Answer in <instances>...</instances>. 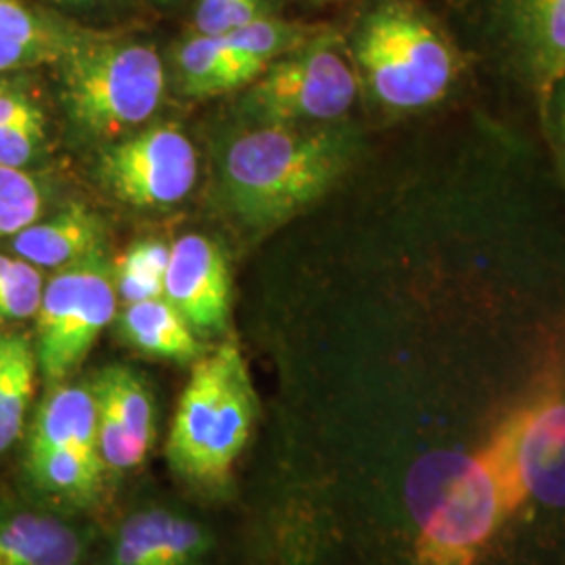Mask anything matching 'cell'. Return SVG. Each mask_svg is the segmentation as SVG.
Here are the masks:
<instances>
[{
  "label": "cell",
  "mask_w": 565,
  "mask_h": 565,
  "mask_svg": "<svg viewBox=\"0 0 565 565\" xmlns=\"http://www.w3.org/2000/svg\"><path fill=\"white\" fill-rule=\"evenodd\" d=\"M404 503L415 525V565H473L518 513L482 450H431L408 469Z\"/></svg>",
  "instance_id": "6da1fadb"
},
{
  "label": "cell",
  "mask_w": 565,
  "mask_h": 565,
  "mask_svg": "<svg viewBox=\"0 0 565 565\" xmlns=\"http://www.w3.org/2000/svg\"><path fill=\"white\" fill-rule=\"evenodd\" d=\"M350 160L338 130L264 124L231 142L223 191L231 212L249 226H275L323 198Z\"/></svg>",
  "instance_id": "7a4b0ae2"
},
{
  "label": "cell",
  "mask_w": 565,
  "mask_h": 565,
  "mask_svg": "<svg viewBox=\"0 0 565 565\" xmlns=\"http://www.w3.org/2000/svg\"><path fill=\"white\" fill-rule=\"evenodd\" d=\"M60 61L67 114L93 137H118L149 120L162 102L166 74L151 46L67 39Z\"/></svg>",
  "instance_id": "3957f363"
},
{
  "label": "cell",
  "mask_w": 565,
  "mask_h": 565,
  "mask_svg": "<svg viewBox=\"0 0 565 565\" xmlns=\"http://www.w3.org/2000/svg\"><path fill=\"white\" fill-rule=\"evenodd\" d=\"M356 57L375 97L394 109H419L443 99L455 78L448 44L401 7L375 11L364 21Z\"/></svg>",
  "instance_id": "277c9868"
},
{
  "label": "cell",
  "mask_w": 565,
  "mask_h": 565,
  "mask_svg": "<svg viewBox=\"0 0 565 565\" xmlns=\"http://www.w3.org/2000/svg\"><path fill=\"white\" fill-rule=\"evenodd\" d=\"M28 471L42 492L88 501L102 488L97 403L84 385H57L39 406L28 443Z\"/></svg>",
  "instance_id": "5b68a950"
},
{
  "label": "cell",
  "mask_w": 565,
  "mask_h": 565,
  "mask_svg": "<svg viewBox=\"0 0 565 565\" xmlns=\"http://www.w3.org/2000/svg\"><path fill=\"white\" fill-rule=\"evenodd\" d=\"M518 507H565V396L543 394L509 413L480 446Z\"/></svg>",
  "instance_id": "8992f818"
},
{
  "label": "cell",
  "mask_w": 565,
  "mask_h": 565,
  "mask_svg": "<svg viewBox=\"0 0 565 565\" xmlns=\"http://www.w3.org/2000/svg\"><path fill=\"white\" fill-rule=\"evenodd\" d=\"M356 74L324 34L273 61L252 88L245 111L263 124L335 120L356 99Z\"/></svg>",
  "instance_id": "52a82bcc"
},
{
  "label": "cell",
  "mask_w": 565,
  "mask_h": 565,
  "mask_svg": "<svg viewBox=\"0 0 565 565\" xmlns=\"http://www.w3.org/2000/svg\"><path fill=\"white\" fill-rule=\"evenodd\" d=\"M90 260L70 264L42 291L34 350L49 384H60L84 363L116 315V285Z\"/></svg>",
  "instance_id": "ba28073f"
},
{
  "label": "cell",
  "mask_w": 565,
  "mask_h": 565,
  "mask_svg": "<svg viewBox=\"0 0 565 565\" xmlns=\"http://www.w3.org/2000/svg\"><path fill=\"white\" fill-rule=\"evenodd\" d=\"M107 189L137 207L181 202L198 181V153L177 128H151L109 147L99 166Z\"/></svg>",
  "instance_id": "9c48e42d"
},
{
  "label": "cell",
  "mask_w": 565,
  "mask_h": 565,
  "mask_svg": "<svg viewBox=\"0 0 565 565\" xmlns=\"http://www.w3.org/2000/svg\"><path fill=\"white\" fill-rule=\"evenodd\" d=\"M163 298L195 333H223L231 312V279L216 243L202 235H184L170 245Z\"/></svg>",
  "instance_id": "30bf717a"
},
{
  "label": "cell",
  "mask_w": 565,
  "mask_h": 565,
  "mask_svg": "<svg viewBox=\"0 0 565 565\" xmlns=\"http://www.w3.org/2000/svg\"><path fill=\"white\" fill-rule=\"evenodd\" d=\"M93 394L103 463L116 471L139 467L156 440V406L149 387L135 371L107 366Z\"/></svg>",
  "instance_id": "8fae6325"
},
{
  "label": "cell",
  "mask_w": 565,
  "mask_h": 565,
  "mask_svg": "<svg viewBox=\"0 0 565 565\" xmlns=\"http://www.w3.org/2000/svg\"><path fill=\"white\" fill-rule=\"evenodd\" d=\"M242 352L223 343L212 354L195 361L191 380L182 392L168 436V459L177 473L200 484L203 459L218 419L224 385Z\"/></svg>",
  "instance_id": "7c38bea8"
},
{
  "label": "cell",
  "mask_w": 565,
  "mask_h": 565,
  "mask_svg": "<svg viewBox=\"0 0 565 565\" xmlns=\"http://www.w3.org/2000/svg\"><path fill=\"white\" fill-rule=\"evenodd\" d=\"M207 532L166 509H147L121 524L111 565H191L205 555Z\"/></svg>",
  "instance_id": "4fadbf2b"
},
{
  "label": "cell",
  "mask_w": 565,
  "mask_h": 565,
  "mask_svg": "<svg viewBox=\"0 0 565 565\" xmlns=\"http://www.w3.org/2000/svg\"><path fill=\"white\" fill-rule=\"evenodd\" d=\"M105 243L102 216L82 203H72L57 216L30 224L13 235V249L21 260L63 268L99 254Z\"/></svg>",
  "instance_id": "5bb4252c"
},
{
  "label": "cell",
  "mask_w": 565,
  "mask_h": 565,
  "mask_svg": "<svg viewBox=\"0 0 565 565\" xmlns=\"http://www.w3.org/2000/svg\"><path fill=\"white\" fill-rule=\"evenodd\" d=\"M81 536L55 518L21 511L0 515V565H78Z\"/></svg>",
  "instance_id": "9a60e30c"
},
{
  "label": "cell",
  "mask_w": 565,
  "mask_h": 565,
  "mask_svg": "<svg viewBox=\"0 0 565 565\" xmlns=\"http://www.w3.org/2000/svg\"><path fill=\"white\" fill-rule=\"evenodd\" d=\"M121 335L151 356L177 363L200 361L203 356L198 333L166 298L126 303L120 315Z\"/></svg>",
  "instance_id": "2e32d148"
},
{
  "label": "cell",
  "mask_w": 565,
  "mask_h": 565,
  "mask_svg": "<svg viewBox=\"0 0 565 565\" xmlns=\"http://www.w3.org/2000/svg\"><path fill=\"white\" fill-rule=\"evenodd\" d=\"M221 39L235 88L256 81L273 61L310 41L298 25L268 18H256Z\"/></svg>",
  "instance_id": "e0dca14e"
},
{
  "label": "cell",
  "mask_w": 565,
  "mask_h": 565,
  "mask_svg": "<svg viewBox=\"0 0 565 565\" xmlns=\"http://www.w3.org/2000/svg\"><path fill=\"white\" fill-rule=\"evenodd\" d=\"M34 342L15 331H0V452L15 445L36 384Z\"/></svg>",
  "instance_id": "ac0fdd59"
},
{
  "label": "cell",
  "mask_w": 565,
  "mask_h": 565,
  "mask_svg": "<svg viewBox=\"0 0 565 565\" xmlns=\"http://www.w3.org/2000/svg\"><path fill=\"white\" fill-rule=\"evenodd\" d=\"M518 23L543 88L565 78V0H518Z\"/></svg>",
  "instance_id": "d6986e66"
},
{
  "label": "cell",
  "mask_w": 565,
  "mask_h": 565,
  "mask_svg": "<svg viewBox=\"0 0 565 565\" xmlns=\"http://www.w3.org/2000/svg\"><path fill=\"white\" fill-rule=\"evenodd\" d=\"M44 141L42 111L20 93L0 95V163L21 170Z\"/></svg>",
  "instance_id": "ffe728a7"
},
{
  "label": "cell",
  "mask_w": 565,
  "mask_h": 565,
  "mask_svg": "<svg viewBox=\"0 0 565 565\" xmlns=\"http://www.w3.org/2000/svg\"><path fill=\"white\" fill-rule=\"evenodd\" d=\"M182 90L193 97L221 95L235 88L221 36L198 34L179 51Z\"/></svg>",
  "instance_id": "44dd1931"
},
{
  "label": "cell",
  "mask_w": 565,
  "mask_h": 565,
  "mask_svg": "<svg viewBox=\"0 0 565 565\" xmlns=\"http://www.w3.org/2000/svg\"><path fill=\"white\" fill-rule=\"evenodd\" d=\"M42 291L44 281L34 264L0 254V323L36 317Z\"/></svg>",
  "instance_id": "7402d4cb"
},
{
  "label": "cell",
  "mask_w": 565,
  "mask_h": 565,
  "mask_svg": "<svg viewBox=\"0 0 565 565\" xmlns=\"http://www.w3.org/2000/svg\"><path fill=\"white\" fill-rule=\"evenodd\" d=\"M42 212V195L34 179L0 163V239L13 237L36 223Z\"/></svg>",
  "instance_id": "603a6c76"
},
{
  "label": "cell",
  "mask_w": 565,
  "mask_h": 565,
  "mask_svg": "<svg viewBox=\"0 0 565 565\" xmlns=\"http://www.w3.org/2000/svg\"><path fill=\"white\" fill-rule=\"evenodd\" d=\"M264 0H202L198 30L205 36H223L245 23L263 18Z\"/></svg>",
  "instance_id": "cb8c5ba5"
},
{
  "label": "cell",
  "mask_w": 565,
  "mask_h": 565,
  "mask_svg": "<svg viewBox=\"0 0 565 565\" xmlns=\"http://www.w3.org/2000/svg\"><path fill=\"white\" fill-rule=\"evenodd\" d=\"M116 294L126 303L145 302L163 296V277L118 268Z\"/></svg>",
  "instance_id": "d4e9b609"
},
{
  "label": "cell",
  "mask_w": 565,
  "mask_h": 565,
  "mask_svg": "<svg viewBox=\"0 0 565 565\" xmlns=\"http://www.w3.org/2000/svg\"><path fill=\"white\" fill-rule=\"evenodd\" d=\"M170 258V247L162 243L149 242L135 245L124 258H121L118 268L121 270H135V273H145V275H160L163 277V270L168 266Z\"/></svg>",
  "instance_id": "484cf974"
},
{
  "label": "cell",
  "mask_w": 565,
  "mask_h": 565,
  "mask_svg": "<svg viewBox=\"0 0 565 565\" xmlns=\"http://www.w3.org/2000/svg\"><path fill=\"white\" fill-rule=\"evenodd\" d=\"M44 61H60V57L51 51L39 49V46L0 39V72L30 67V65H36V63H44Z\"/></svg>",
  "instance_id": "4316f807"
},
{
  "label": "cell",
  "mask_w": 565,
  "mask_h": 565,
  "mask_svg": "<svg viewBox=\"0 0 565 565\" xmlns=\"http://www.w3.org/2000/svg\"><path fill=\"white\" fill-rule=\"evenodd\" d=\"M562 139H564V149H565V107H564V111H562Z\"/></svg>",
  "instance_id": "83f0119b"
},
{
  "label": "cell",
  "mask_w": 565,
  "mask_h": 565,
  "mask_svg": "<svg viewBox=\"0 0 565 565\" xmlns=\"http://www.w3.org/2000/svg\"><path fill=\"white\" fill-rule=\"evenodd\" d=\"M53 2H81V0H53Z\"/></svg>",
  "instance_id": "f1b7e54d"
},
{
  "label": "cell",
  "mask_w": 565,
  "mask_h": 565,
  "mask_svg": "<svg viewBox=\"0 0 565 565\" xmlns=\"http://www.w3.org/2000/svg\"><path fill=\"white\" fill-rule=\"evenodd\" d=\"M0 95H2V88H0Z\"/></svg>",
  "instance_id": "f546056e"
}]
</instances>
